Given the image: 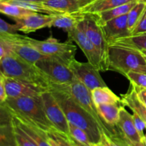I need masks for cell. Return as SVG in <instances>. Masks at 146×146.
I'll list each match as a JSON object with an SVG mask.
<instances>
[{"label": "cell", "mask_w": 146, "mask_h": 146, "mask_svg": "<svg viewBox=\"0 0 146 146\" xmlns=\"http://www.w3.org/2000/svg\"><path fill=\"white\" fill-rule=\"evenodd\" d=\"M108 71L125 76L130 71L146 74V61L139 50L111 45L108 49Z\"/></svg>", "instance_id": "277c9868"}, {"label": "cell", "mask_w": 146, "mask_h": 146, "mask_svg": "<svg viewBox=\"0 0 146 146\" xmlns=\"http://www.w3.org/2000/svg\"><path fill=\"white\" fill-rule=\"evenodd\" d=\"M7 41L10 51L26 61L35 64L45 56L38 52L35 48L26 42L21 35L18 34H1Z\"/></svg>", "instance_id": "7c38bea8"}, {"label": "cell", "mask_w": 146, "mask_h": 146, "mask_svg": "<svg viewBox=\"0 0 146 146\" xmlns=\"http://www.w3.org/2000/svg\"><path fill=\"white\" fill-rule=\"evenodd\" d=\"M137 2L138 1H134V2H131L128 4H123L119 7L111 9L106 10V11H101L99 13H93V14H94L95 15L98 24L101 26L109 20L127 14L131 11V9L136 4Z\"/></svg>", "instance_id": "44dd1931"}, {"label": "cell", "mask_w": 146, "mask_h": 146, "mask_svg": "<svg viewBox=\"0 0 146 146\" xmlns=\"http://www.w3.org/2000/svg\"><path fill=\"white\" fill-rule=\"evenodd\" d=\"M42 4L60 13L72 14L78 12L82 8L81 0H46Z\"/></svg>", "instance_id": "ffe728a7"}, {"label": "cell", "mask_w": 146, "mask_h": 146, "mask_svg": "<svg viewBox=\"0 0 146 146\" xmlns=\"http://www.w3.org/2000/svg\"><path fill=\"white\" fill-rule=\"evenodd\" d=\"M34 11H29L19 6L0 1V13L11 17L13 19L21 18Z\"/></svg>", "instance_id": "4316f807"}, {"label": "cell", "mask_w": 146, "mask_h": 146, "mask_svg": "<svg viewBox=\"0 0 146 146\" xmlns=\"http://www.w3.org/2000/svg\"><path fill=\"white\" fill-rule=\"evenodd\" d=\"M131 84L137 88H146V74L130 71L125 75Z\"/></svg>", "instance_id": "d6a6232c"}, {"label": "cell", "mask_w": 146, "mask_h": 146, "mask_svg": "<svg viewBox=\"0 0 146 146\" xmlns=\"http://www.w3.org/2000/svg\"><path fill=\"white\" fill-rule=\"evenodd\" d=\"M126 141L128 146H145L143 141H140V142H131V141H128V140H126Z\"/></svg>", "instance_id": "7bdbcfd3"}, {"label": "cell", "mask_w": 146, "mask_h": 146, "mask_svg": "<svg viewBox=\"0 0 146 146\" xmlns=\"http://www.w3.org/2000/svg\"><path fill=\"white\" fill-rule=\"evenodd\" d=\"M116 126L120 128L124 138L131 142L142 141L141 136L134 125L133 115H131L124 106L120 107L119 119Z\"/></svg>", "instance_id": "2e32d148"}, {"label": "cell", "mask_w": 146, "mask_h": 146, "mask_svg": "<svg viewBox=\"0 0 146 146\" xmlns=\"http://www.w3.org/2000/svg\"><path fill=\"white\" fill-rule=\"evenodd\" d=\"M133 123L135 127V129L138 131V134H139V135L141 138V140H142L146 134L145 122L135 113H133Z\"/></svg>", "instance_id": "e575fe53"}, {"label": "cell", "mask_w": 146, "mask_h": 146, "mask_svg": "<svg viewBox=\"0 0 146 146\" xmlns=\"http://www.w3.org/2000/svg\"><path fill=\"white\" fill-rule=\"evenodd\" d=\"M92 146H102L101 145V143H95V144H93Z\"/></svg>", "instance_id": "c3c4849f"}, {"label": "cell", "mask_w": 146, "mask_h": 146, "mask_svg": "<svg viewBox=\"0 0 146 146\" xmlns=\"http://www.w3.org/2000/svg\"><path fill=\"white\" fill-rule=\"evenodd\" d=\"M135 88L138 99H139L140 101H141V102L146 107V88H137V87L135 86Z\"/></svg>", "instance_id": "60d3db41"}, {"label": "cell", "mask_w": 146, "mask_h": 146, "mask_svg": "<svg viewBox=\"0 0 146 146\" xmlns=\"http://www.w3.org/2000/svg\"><path fill=\"white\" fill-rule=\"evenodd\" d=\"M146 32V8L143 13L141 19L137 23L136 26L131 32V35H135V34H142Z\"/></svg>", "instance_id": "8d00e7d4"}, {"label": "cell", "mask_w": 146, "mask_h": 146, "mask_svg": "<svg viewBox=\"0 0 146 146\" xmlns=\"http://www.w3.org/2000/svg\"><path fill=\"white\" fill-rule=\"evenodd\" d=\"M69 135L73 139L84 146H92L93 143L91 142L88 134L83 129L68 123Z\"/></svg>", "instance_id": "f546056e"}, {"label": "cell", "mask_w": 146, "mask_h": 146, "mask_svg": "<svg viewBox=\"0 0 146 146\" xmlns=\"http://www.w3.org/2000/svg\"><path fill=\"white\" fill-rule=\"evenodd\" d=\"M100 143L102 146H128L125 138L121 139L115 133L108 135L104 132H102Z\"/></svg>", "instance_id": "1f68e13d"}, {"label": "cell", "mask_w": 146, "mask_h": 146, "mask_svg": "<svg viewBox=\"0 0 146 146\" xmlns=\"http://www.w3.org/2000/svg\"><path fill=\"white\" fill-rule=\"evenodd\" d=\"M127 14L109 20L101 25L105 38L109 45L120 38L131 35L128 29Z\"/></svg>", "instance_id": "9a60e30c"}, {"label": "cell", "mask_w": 146, "mask_h": 146, "mask_svg": "<svg viewBox=\"0 0 146 146\" xmlns=\"http://www.w3.org/2000/svg\"><path fill=\"white\" fill-rule=\"evenodd\" d=\"M35 64L54 85L67 86L75 79V76L69 66L56 58L45 56Z\"/></svg>", "instance_id": "ba28073f"}, {"label": "cell", "mask_w": 146, "mask_h": 146, "mask_svg": "<svg viewBox=\"0 0 146 146\" xmlns=\"http://www.w3.org/2000/svg\"><path fill=\"white\" fill-rule=\"evenodd\" d=\"M46 135L48 142L51 146H66L64 143L61 141V140L58 138L57 134L56 133L55 130L46 133Z\"/></svg>", "instance_id": "f35d334b"}, {"label": "cell", "mask_w": 146, "mask_h": 146, "mask_svg": "<svg viewBox=\"0 0 146 146\" xmlns=\"http://www.w3.org/2000/svg\"><path fill=\"white\" fill-rule=\"evenodd\" d=\"M121 103L123 106H127L133 113L138 114L146 123V107L140 101L137 96L135 88L131 84L128 91L121 94Z\"/></svg>", "instance_id": "e0dca14e"}, {"label": "cell", "mask_w": 146, "mask_h": 146, "mask_svg": "<svg viewBox=\"0 0 146 146\" xmlns=\"http://www.w3.org/2000/svg\"><path fill=\"white\" fill-rule=\"evenodd\" d=\"M95 1V0H81V6H82V8L85 6H86L87 4H90L91 3L92 1Z\"/></svg>", "instance_id": "ee69618b"}, {"label": "cell", "mask_w": 146, "mask_h": 146, "mask_svg": "<svg viewBox=\"0 0 146 146\" xmlns=\"http://www.w3.org/2000/svg\"><path fill=\"white\" fill-rule=\"evenodd\" d=\"M22 1H30V2H36V3H43L46 0H22Z\"/></svg>", "instance_id": "f6af8a7d"}, {"label": "cell", "mask_w": 146, "mask_h": 146, "mask_svg": "<svg viewBox=\"0 0 146 146\" xmlns=\"http://www.w3.org/2000/svg\"><path fill=\"white\" fill-rule=\"evenodd\" d=\"M134 1H143L142 0H95L81 9L82 13H99L106 11L123 4Z\"/></svg>", "instance_id": "d6986e66"}, {"label": "cell", "mask_w": 146, "mask_h": 146, "mask_svg": "<svg viewBox=\"0 0 146 146\" xmlns=\"http://www.w3.org/2000/svg\"><path fill=\"white\" fill-rule=\"evenodd\" d=\"M143 1H145V2H146V0H142Z\"/></svg>", "instance_id": "681fc988"}, {"label": "cell", "mask_w": 146, "mask_h": 146, "mask_svg": "<svg viewBox=\"0 0 146 146\" xmlns=\"http://www.w3.org/2000/svg\"><path fill=\"white\" fill-rule=\"evenodd\" d=\"M4 84L7 98L39 96L46 90L30 83L15 78L4 77Z\"/></svg>", "instance_id": "4fadbf2b"}, {"label": "cell", "mask_w": 146, "mask_h": 146, "mask_svg": "<svg viewBox=\"0 0 146 146\" xmlns=\"http://www.w3.org/2000/svg\"><path fill=\"white\" fill-rule=\"evenodd\" d=\"M4 103L13 115L44 133L56 130L46 115L41 96L35 97L7 98Z\"/></svg>", "instance_id": "7a4b0ae2"}, {"label": "cell", "mask_w": 146, "mask_h": 146, "mask_svg": "<svg viewBox=\"0 0 146 146\" xmlns=\"http://www.w3.org/2000/svg\"><path fill=\"white\" fill-rule=\"evenodd\" d=\"M142 141L143 142V143L145 144V145L146 146V134H145V136H144V138L142 139Z\"/></svg>", "instance_id": "7dc6e473"}, {"label": "cell", "mask_w": 146, "mask_h": 146, "mask_svg": "<svg viewBox=\"0 0 146 146\" xmlns=\"http://www.w3.org/2000/svg\"><path fill=\"white\" fill-rule=\"evenodd\" d=\"M14 135L17 146H37L30 137L12 120Z\"/></svg>", "instance_id": "4dcf8cb0"}, {"label": "cell", "mask_w": 146, "mask_h": 146, "mask_svg": "<svg viewBox=\"0 0 146 146\" xmlns=\"http://www.w3.org/2000/svg\"><path fill=\"white\" fill-rule=\"evenodd\" d=\"M58 86L61 87L63 89L68 92L73 99L96 120L102 132L106 133L108 135L115 133L113 127L107 125L101 118L98 114L96 105L91 96V91L81 81L75 78V79L68 85Z\"/></svg>", "instance_id": "8992f818"}, {"label": "cell", "mask_w": 146, "mask_h": 146, "mask_svg": "<svg viewBox=\"0 0 146 146\" xmlns=\"http://www.w3.org/2000/svg\"><path fill=\"white\" fill-rule=\"evenodd\" d=\"M82 13V12H81ZM83 19L78 24L79 27L86 34L98 50L104 66V71H108L109 44L104 36L102 27L97 21L93 13H82Z\"/></svg>", "instance_id": "52a82bcc"}, {"label": "cell", "mask_w": 146, "mask_h": 146, "mask_svg": "<svg viewBox=\"0 0 146 146\" xmlns=\"http://www.w3.org/2000/svg\"><path fill=\"white\" fill-rule=\"evenodd\" d=\"M111 45L121 46L136 50H146V32L142 34L130 35L128 36L120 38Z\"/></svg>", "instance_id": "d4e9b609"}, {"label": "cell", "mask_w": 146, "mask_h": 146, "mask_svg": "<svg viewBox=\"0 0 146 146\" xmlns=\"http://www.w3.org/2000/svg\"><path fill=\"white\" fill-rule=\"evenodd\" d=\"M0 74L30 83L49 91L53 86L47 76L36 66L10 52L0 59Z\"/></svg>", "instance_id": "3957f363"}, {"label": "cell", "mask_w": 146, "mask_h": 146, "mask_svg": "<svg viewBox=\"0 0 146 146\" xmlns=\"http://www.w3.org/2000/svg\"><path fill=\"white\" fill-rule=\"evenodd\" d=\"M0 103H1V102H0Z\"/></svg>", "instance_id": "f907efd6"}, {"label": "cell", "mask_w": 146, "mask_h": 146, "mask_svg": "<svg viewBox=\"0 0 146 146\" xmlns=\"http://www.w3.org/2000/svg\"><path fill=\"white\" fill-rule=\"evenodd\" d=\"M13 114L4 102L0 103V125H12Z\"/></svg>", "instance_id": "836d02e7"}, {"label": "cell", "mask_w": 146, "mask_h": 146, "mask_svg": "<svg viewBox=\"0 0 146 146\" xmlns=\"http://www.w3.org/2000/svg\"><path fill=\"white\" fill-rule=\"evenodd\" d=\"M0 1H5V2L10 3L14 5L19 6L20 7L26 9L29 11H34V12L41 13V14H48V15H56V14H62L58 11L53 10L51 9L48 8L44 6L42 3L30 2V1H22V0H0Z\"/></svg>", "instance_id": "484cf974"}, {"label": "cell", "mask_w": 146, "mask_h": 146, "mask_svg": "<svg viewBox=\"0 0 146 146\" xmlns=\"http://www.w3.org/2000/svg\"><path fill=\"white\" fill-rule=\"evenodd\" d=\"M91 93L96 106L99 104H119L121 103V98L108 86L96 88L91 91Z\"/></svg>", "instance_id": "7402d4cb"}, {"label": "cell", "mask_w": 146, "mask_h": 146, "mask_svg": "<svg viewBox=\"0 0 146 146\" xmlns=\"http://www.w3.org/2000/svg\"><path fill=\"white\" fill-rule=\"evenodd\" d=\"M41 98L46 115L54 128L58 132L70 135L68 120L52 93L44 91L41 94Z\"/></svg>", "instance_id": "9c48e42d"}, {"label": "cell", "mask_w": 146, "mask_h": 146, "mask_svg": "<svg viewBox=\"0 0 146 146\" xmlns=\"http://www.w3.org/2000/svg\"><path fill=\"white\" fill-rule=\"evenodd\" d=\"M13 121L30 137L37 146H51L48 142L46 133L19 121L15 116H13Z\"/></svg>", "instance_id": "cb8c5ba5"}, {"label": "cell", "mask_w": 146, "mask_h": 146, "mask_svg": "<svg viewBox=\"0 0 146 146\" xmlns=\"http://www.w3.org/2000/svg\"><path fill=\"white\" fill-rule=\"evenodd\" d=\"M10 52L11 51L9 48L7 41L3 38L1 34H0V59Z\"/></svg>", "instance_id": "ab89813d"}, {"label": "cell", "mask_w": 146, "mask_h": 146, "mask_svg": "<svg viewBox=\"0 0 146 146\" xmlns=\"http://www.w3.org/2000/svg\"><path fill=\"white\" fill-rule=\"evenodd\" d=\"M141 53L142 54L143 56L144 57V58H145V61H146V50H141Z\"/></svg>", "instance_id": "bcb514c9"}, {"label": "cell", "mask_w": 146, "mask_h": 146, "mask_svg": "<svg viewBox=\"0 0 146 146\" xmlns=\"http://www.w3.org/2000/svg\"><path fill=\"white\" fill-rule=\"evenodd\" d=\"M21 36L26 42L45 56L56 58L68 66L73 60L75 59L77 48L75 45L72 44V42L68 41L60 42L53 36H50L44 41L36 40L23 35Z\"/></svg>", "instance_id": "5b68a950"}, {"label": "cell", "mask_w": 146, "mask_h": 146, "mask_svg": "<svg viewBox=\"0 0 146 146\" xmlns=\"http://www.w3.org/2000/svg\"><path fill=\"white\" fill-rule=\"evenodd\" d=\"M54 17V15L32 12L21 18L14 19V20L18 31L29 34L41 29L51 27Z\"/></svg>", "instance_id": "5bb4252c"}, {"label": "cell", "mask_w": 146, "mask_h": 146, "mask_svg": "<svg viewBox=\"0 0 146 146\" xmlns=\"http://www.w3.org/2000/svg\"><path fill=\"white\" fill-rule=\"evenodd\" d=\"M67 35L68 41L75 42L82 50L88 62L92 64L98 71H104L102 60L98 50L79 27H77L68 31Z\"/></svg>", "instance_id": "8fae6325"}, {"label": "cell", "mask_w": 146, "mask_h": 146, "mask_svg": "<svg viewBox=\"0 0 146 146\" xmlns=\"http://www.w3.org/2000/svg\"><path fill=\"white\" fill-rule=\"evenodd\" d=\"M7 98V94L4 84V77L0 74V102H4Z\"/></svg>", "instance_id": "b9f144b4"}, {"label": "cell", "mask_w": 146, "mask_h": 146, "mask_svg": "<svg viewBox=\"0 0 146 146\" xmlns=\"http://www.w3.org/2000/svg\"><path fill=\"white\" fill-rule=\"evenodd\" d=\"M75 78L81 81L90 91L98 87L107 86L99 71L89 62H80L73 60L68 65Z\"/></svg>", "instance_id": "30bf717a"}, {"label": "cell", "mask_w": 146, "mask_h": 146, "mask_svg": "<svg viewBox=\"0 0 146 146\" xmlns=\"http://www.w3.org/2000/svg\"><path fill=\"white\" fill-rule=\"evenodd\" d=\"M17 31H18V30L15 24H9L0 18V34H16Z\"/></svg>", "instance_id": "d590c367"}, {"label": "cell", "mask_w": 146, "mask_h": 146, "mask_svg": "<svg viewBox=\"0 0 146 146\" xmlns=\"http://www.w3.org/2000/svg\"><path fill=\"white\" fill-rule=\"evenodd\" d=\"M49 91L61 106L68 123L84 130L93 144L100 143L102 131L96 120L61 87L54 85Z\"/></svg>", "instance_id": "6da1fadb"}, {"label": "cell", "mask_w": 146, "mask_h": 146, "mask_svg": "<svg viewBox=\"0 0 146 146\" xmlns=\"http://www.w3.org/2000/svg\"><path fill=\"white\" fill-rule=\"evenodd\" d=\"M82 19L83 14L80 11L72 14L62 13L56 14L54 15L51 27L61 29L67 33L78 27Z\"/></svg>", "instance_id": "ac0fdd59"}, {"label": "cell", "mask_w": 146, "mask_h": 146, "mask_svg": "<svg viewBox=\"0 0 146 146\" xmlns=\"http://www.w3.org/2000/svg\"><path fill=\"white\" fill-rule=\"evenodd\" d=\"M55 132L66 146H84L78 143V142H76L74 139H73L70 135H67L64 133L58 132L56 130L55 131Z\"/></svg>", "instance_id": "74e56055"}, {"label": "cell", "mask_w": 146, "mask_h": 146, "mask_svg": "<svg viewBox=\"0 0 146 146\" xmlns=\"http://www.w3.org/2000/svg\"><path fill=\"white\" fill-rule=\"evenodd\" d=\"M146 8V2L145 1H138L135 6L131 9L127 14V21H128V29L131 34L133 30L137 23L141 19L143 13Z\"/></svg>", "instance_id": "83f0119b"}, {"label": "cell", "mask_w": 146, "mask_h": 146, "mask_svg": "<svg viewBox=\"0 0 146 146\" xmlns=\"http://www.w3.org/2000/svg\"><path fill=\"white\" fill-rule=\"evenodd\" d=\"M120 107L118 104H99L96 106L101 118L111 127L117 125L119 119Z\"/></svg>", "instance_id": "603a6c76"}, {"label": "cell", "mask_w": 146, "mask_h": 146, "mask_svg": "<svg viewBox=\"0 0 146 146\" xmlns=\"http://www.w3.org/2000/svg\"><path fill=\"white\" fill-rule=\"evenodd\" d=\"M0 146H17L12 125H0Z\"/></svg>", "instance_id": "f1b7e54d"}]
</instances>
